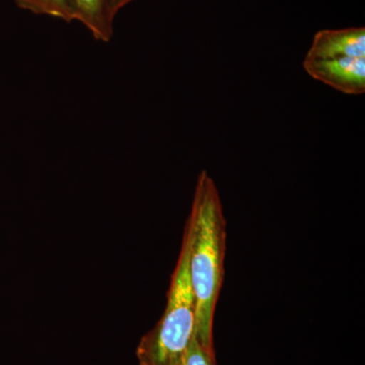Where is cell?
Segmentation results:
<instances>
[{
    "label": "cell",
    "mask_w": 365,
    "mask_h": 365,
    "mask_svg": "<svg viewBox=\"0 0 365 365\" xmlns=\"http://www.w3.org/2000/svg\"><path fill=\"white\" fill-rule=\"evenodd\" d=\"M185 234L189 240V272L196 306L195 337L215 354L213 321L225 278L227 222L212 178L202 170L197 180Z\"/></svg>",
    "instance_id": "1"
},
{
    "label": "cell",
    "mask_w": 365,
    "mask_h": 365,
    "mask_svg": "<svg viewBox=\"0 0 365 365\" xmlns=\"http://www.w3.org/2000/svg\"><path fill=\"white\" fill-rule=\"evenodd\" d=\"M196 306L189 272V240L172 275L165 313L144 335L136 350L139 365H180L195 335Z\"/></svg>",
    "instance_id": "2"
},
{
    "label": "cell",
    "mask_w": 365,
    "mask_h": 365,
    "mask_svg": "<svg viewBox=\"0 0 365 365\" xmlns=\"http://www.w3.org/2000/svg\"><path fill=\"white\" fill-rule=\"evenodd\" d=\"M309 76L346 95L365 91V29L322 30L304 60Z\"/></svg>",
    "instance_id": "3"
},
{
    "label": "cell",
    "mask_w": 365,
    "mask_h": 365,
    "mask_svg": "<svg viewBox=\"0 0 365 365\" xmlns=\"http://www.w3.org/2000/svg\"><path fill=\"white\" fill-rule=\"evenodd\" d=\"M74 20L81 21L96 40L109 42L113 36V18L109 0H68Z\"/></svg>",
    "instance_id": "4"
},
{
    "label": "cell",
    "mask_w": 365,
    "mask_h": 365,
    "mask_svg": "<svg viewBox=\"0 0 365 365\" xmlns=\"http://www.w3.org/2000/svg\"><path fill=\"white\" fill-rule=\"evenodd\" d=\"M20 9L36 14H45L71 23L73 13L68 0H13Z\"/></svg>",
    "instance_id": "5"
},
{
    "label": "cell",
    "mask_w": 365,
    "mask_h": 365,
    "mask_svg": "<svg viewBox=\"0 0 365 365\" xmlns=\"http://www.w3.org/2000/svg\"><path fill=\"white\" fill-rule=\"evenodd\" d=\"M180 365H216L215 354L204 349L194 335Z\"/></svg>",
    "instance_id": "6"
},
{
    "label": "cell",
    "mask_w": 365,
    "mask_h": 365,
    "mask_svg": "<svg viewBox=\"0 0 365 365\" xmlns=\"http://www.w3.org/2000/svg\"><path fill=\"white\" fill-rule=\"evenodd\" d=\"M110 1V9H111V14L113 18L115 19L118 11L122 9V2L123 0H109Z\"/></svg>",
    "instance_id": "7"
},
{
    "label": "cell",
    "mask_w": 365,
    "mask_h": 365,
    "mask_svg": "<svg viewBox=\"0 0 365 365\" xmlns=\"http://www.w3.org/2000/svg\"><path fill=\"white\" fill-rule=\"evenodd\" d=\"M133 1V0H123V2H122V6H126V4H128L129 2Z\"/></svg>",
    "instance_id": "8"
}]
</instances>
